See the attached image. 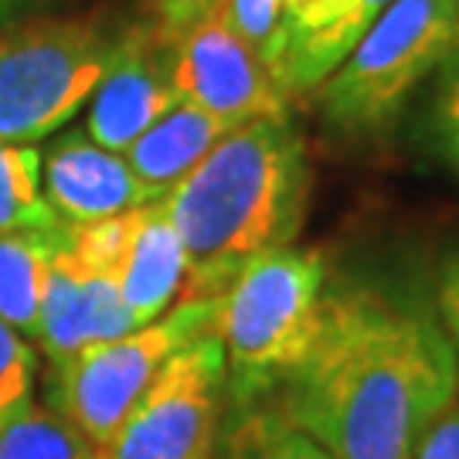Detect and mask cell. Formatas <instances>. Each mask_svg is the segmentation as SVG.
Listing matches in <instances>:
<instances>
[{"label": "cell", "mask_w": 459, "mask_h": 459, "mask_svg": "<svg viewBox=\"0 0 459 459\" xmlns=\"http://www.w3.org/2000/svg\"><path fill=\"white\" fill-rule=\"evenodd\" d=\"M456 392V361L432 313L368 286H341L303 368L276 405L333 459H411Z\"/></svg>", "instance_id": "1"}, {"label": "cell", "mask_w": 459, "mask_h": 459, "mask_svg": "<svg viewBox=\"0 0 459 459\" xmlns=\"http://www.w3.org/2000/svg\"><path fill=\"white\" fill-rule=\"evenodd\" d=\"M313 167L290 113L221 136L160 204L187 252L181 299L221 296L252 259L293 242L310 212Z\"/></svg>", "instance_id": "2"}, {"label": "cell", "mask_w": 459, "mask_h": 459, "mask_svg": "<svg viewBox=\"0 0 459 459\" xmlns=\"http://www.w3.org/2000/svg\"><path fill=\"white\" fill-rule=\"evenodd\" d=\"M327 269L316 252L276 248L231 279L218 307L225 409L273 405L303 368L324 320Z\"/></svg>", "instance_id": "3"}, {"label": "cell", "mask_w": 459, "mask_h": 459, "mask_svg": "<svg viewBox=\"0 0 459 459\" xmlns=\"http://www.w3.org/2000/svg\"><path fill=\"white\" fill-rule=\"evenodd\" d=\"M456 48L459 0H392L316 85V106L344 136L385 133L411 92Z\"/></svg>", "instance_id": "4"}, {"label": "cell", "mask_w": 459, "mask_h": 459, "mask_svg": "<svg viewBox=\"0 0 459 459\" xmlns=\"http://www.w3.org/2000/svg\"><path fill=\"white\" fill-rule=\"evenodd\" d=\"M116 38L99 17H31L0 28V143L31 147L79 116Z\"/></svg>", "instance_id": "5"}, {"label": "cell", "mask_w": 459, "mask_h": 459, "mask_svg": "<svg viewBox=\"0 0 459 459\" xmlns=\"http://www.w3.org/2000/svg\"><path fill=\"white\" fill-rule=\"evenodd\" d=\"M221 296L178 299L170 310L126 337L89 344L79 354L51 364L48 405L102 453L143 398L153 377L181 347L218 330Z\"/></svg>", "instance_id": "6"}, {"label": "cell", "mask_w": 459, "mask_h": 459, "mask_svg": "<svg viewBox=\"0 0 459 459\" xmlns=\"http://www.w3.org/2000/svg\"><path fill=\"white\" fill-rule=\"evenodd\" d=\"M221 411L225 347L212 330L160 368L99 459H214Z\"/></svg>", "instance_id": "7"}, {"label": "cell", "mask_w": 459, "mask_h": 459, "mask_svg": "<svg viewBox=\"0 0 459 459\" xmlns=\"http://www.w3.org/2000/svg\"><path fill=\"white\" fill-rule=\"evenodd\" d=\"M174 102H181L174 85V28L150 17L116 38L113 58L85 102V136L123 153Z\"/></svg>", "instance_id": "8"}, {"label": "cell", "mask_w": 459, "mask_h": 459, "mask_svg": "<svg viewBox=\"0 0 459 459\" xmlns=\"http://www.w3.org/2000/svg\"><path fill=\"white\" fill-rule=\"evenodd\" d=\"M174 85L178 99L229 126L290 113V99L218 14L174 28Z\"/></svg>", "instance_id": "9"}, {"label": "cell", "mask_w": 459, "mask_h": 459, "mask_svg": "<svg viewBox=\"0 0 459 459\" xmlns=\"http://www.w3.org/2000/svg\"><path fill=\"white\" fill-rule=\"evenodd\" d=\"M392 0H282L269 79L293 102L344 62Z\"/></svg>", "instance_id": "10"}, {"label": "cell", "mask_w": 459, "mask_h": 459, "mask_svg": "<svg viewBox=\"0 0 459 459\" xmlns=\"http://www.w3.org/2000/svg\"><path fill=\"white\" fill-rule=\"evenodd\" d=\"M133 330L140 327L123 303L113 273L85 269L62 242L58 255L51 259L41 293L38 333H34L38 351L51 364H62L82 347L126 337Z\"/></svg>", "instance_id": "11"}, {"label": "cell", "mask_w": 459, "mask_h": 459, "mask_svg": "<svg viewBox=\"0 0 459 459\" xmlns=\"http://www.w3.org/2000/svg\"><path fill=\"white\" fill-rule=\"evenodd\" d=\"M41 187L65 225H92L147 208L160 191L133 174L123 153L92 143L85 130L65 133L41 160Z\"/></svg>", "instance_id": "12"}, {"label": "cell", "mask_w": 459, "mask_h": 459, "mask_svg": "<svg viewBox=\"0 0 459 459\" xmlns=\"http://www.w3.org/2000/svg\"><path fill=\"white\" fill-rule=\"evenodd\" d=\"M184 282H187V252L167 218L164 204L153 201L147 208H136L130 214L123 255L116 263V286L136 327L160 320L178 303V296H184Z\"/></svg>", "instance_id": "13"}, {"label": "cell", "mask_w": 459, "mask_h": 459, "mask_svg": "<svg viewBox=\"0 0 459 459\" xmlns=\"http://www.w3.org/2000/svg\"><path fill=\"white\" fill-rule=\"evenodd\" d=\"M235 126L221 123L218 116L197 109L191 102H174L157 123H150L147 130L123 150L126 164L140 181L157 187L167 195L174 184L187 178L221 136H229Z\"/></svg>", "instance_id": "14"}, {"label": "cell", "mask_w": 459, "mask_h": 459, "mask_svg": "<svg viewBox=\"0 0 459 459\" xmlns=\"http://www.w3.org/2000/svg\"><path fill=\"white\" fill-rule=\"evenodd\" d=\"M65 242V225L58 229L0 231V320L34 341L38 310L48 279L51 259Z\"/></svg>", "instance_id": "15"}, {"label": "cell", "mask_w": 459, "mask_h": 459, "mask_svg": "<svg viewBox=\"0 0 459 459\" xmlns=\"http://www.w3.org/2000/svg\"><path fill=\"white\" fill-rule=\"evenodd\" d=\"M214 459H333L324 446L293 426L276 405L229 411Z\"/></svg>", "instance_id": "16"}, {"label": "cell", "mask_w": 459, "mask_h": 459, "mask_svg": "<svg viewBox=\"0 0 459 459\" xmlns=\"http://www.w3.org/2000/svg\"><path fill=\"white\" fill-rule=\"evenodd\" d=\"M0 459H99V453L65 415L31 398L0 419Z\"/></svg>", "instance_id": "17"}, {"label": "cell", "mask_w": 459, "mask_h": 459, "mask_svg": "<svg viewBox=\"0 0 459 459\" xmlns=\"http://www.w3.org/2000/svg\"><path fill=\"white\" fill-rule=\"evenodd\" d=\"M65 225L51 212L41 187V153L34 147L0 143V231L58 229Z\"/></svg>", "instance_id": "18"}, {"label": "cell", "mask_w": 459, "mask_h": 459, "mask_svg": "<svg viewBox=\"0 0 459 459\" xmlns=\"http://www.w3.org/2000/svg\"><path fill=\"white\" fill-rule=\"evenodd\" d=\"M429 143L459 174V48L436 68L426 109Z\"/></svg>", "instance_id": "19"}, {"label": "cell", "mask_w": 459, "mask_h": 459, "mask_svg": "<svg viewBox=\"0 0 459 459\" xmlns=\"http://www.w3.org/2000/svg\"><path fill=\"white\" fill-rule=\"evenodd\" d=\"M38 351L24 333L0 320V419L34 398Z\"/></svg>", "instance_id": "20"}, {"label": "cell", "mask_w": 459, "mask_h": 459, "mask_svg": "<svg viewBox=\"0 0 459 459\" xmlns=\"http://www.w3.org/2000/svg\"><path fill=\"white\" fill-rule=\"evenodd\" d=\"M279 7H282V0H221L214 14L229 24V31L265 68L269 65V55H273V45H276Z\"/></svg>", "instance_id": "21"}, {"label": "cell", "mask_w": 459, "mask_h": 459, "mask_svg": "<svg viewBox=\"0 0 459 459\" xmlns=\"http://www.w3.org/2000/svg\"><path fill=\"white\" fill-rule=\"evenodd\" d=\"M436 313H439V327H443L446 341L453 347L459 392V248L446 255L439 263V273H436Z\"/></svg>", "instance_id": "22"}, {"label": "cell", "mask_w": 459, "mask_h": 459, "mask_svg": "<svg viewBox=\"0 0 459 459\" xmlns=\"http://www.w3.org/2000/svg\"><path fill=\"white\" fill-rule=\"evenodd\" d=\"M411 459H459V398L439 419H432Z\"/></svg>", "instance_id": "23"}, {"label": "cell", "mask_w": 459, "mask_h": 459, "mask_svg": "<svg viewBox=\"0 0 459 459\" xmlns=\"http://www.w3.org/2000/svg\"><path fill=\"white\" fill-rule=\"evenodd\" d=\"M218 4H221V0H184L178 11H170L167 17H157V21H164L167 28H184V24H191L197 17L214 14Z\"/></svg>", "instance_id": "24"}, {"label": "cell", "mask_w": 459, "mask_h": 459, "mask_svg": "<svg viewBox=\"0 0 459 459\" xmlns=\"http://www.w3.org/2000/svg\"><path fill=\"white\" fill-rule=\"evenodd\" d=\"M45 0H0V28L17 24L24 14H31L34 7H41Z\"/></svg>", "instance_id": "25"}, {"label": "cell", "mask_w": 459, "mask_h": 459, "mask_svg": "<svg viewBox=\"0 0 459 459\" xmlns=\"http://www.w3.org/2000/svg\"><path fill=\"white\" fill-rule=\"evenodd\" d=\"M150 11H153V17H167L170 11H178L184 0H143Z\"/></svg>", "instance_id": "26"}]
</instances>
